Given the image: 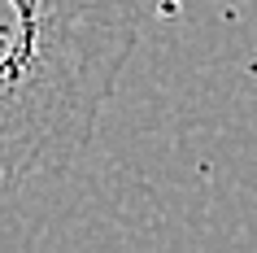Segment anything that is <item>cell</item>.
<instances>
[{"label": "cell", "instance_id": "obj_1", "mask_svg": "<svg viewBox=\"0 0 257 253\" xmlns=\"http://www.w3.org/2000/svg\"><path fill=\"white\" fill-rule=\"evenodd\" d=\"M136 40V0H0V201L79 161Z\"/></svg>", "mask_w": 257, "mask_h": 253}]
</instances>
